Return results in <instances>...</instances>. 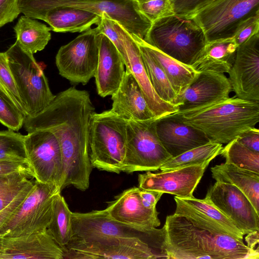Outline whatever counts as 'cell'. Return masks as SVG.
<instances>
[{
	"instance_id": "1",
	"label": "cell",
	"mask_w": 259,
	"mask_h": 259,
	"mask_svg": "<svg viewBox=\"0 0 259 259\" xmlns=\"http://www.w3.org/2000/svg\"><path fill=\"white\" fill-rule=\"evenodd\" d=\"M94 112L89 93L71 87L56 95L41 112L25 118L23 125L28 133L45 130L57 138L64 166L62 190L72 185L84 191L89 187L93 168L89 155V127Z\"/></svg>"
},
{
	"instance_id": "2",
	"label": "cell",
	"mask_w": 259,
	"mask_h": 259,
	"mask_svg": "<svg viewBox=\"0 0 259 259\" xmlns=\"http://www.w3.org/2000/svg\"><path fill=\"white\" fill-rule=\"evenodd\" d=\"M164 258L172 259H258L252 249L226 234L210 232L174 213L166 217L160 230Z\"/></svg>"
},
{
	"instance_id": "3",
	"label": "cell",
	"mask_w": 259,
	"mask_h": 259,
	"mask_svg": "<svg viewBox=\"0 0 259 259\" xmlns=\"http://www.w3.org/2000/svg\"><path fill=\"white\" fill-rule=\"evenodd\" d=\"M202 131L210 141L227 144L259 121V102L236 96L168 115Z\"/></svg>"
},
{
	"instance_id": "4",
	"label": "cell",
	"mask_w": 259,
	"mask_h": 259,
	"mask_svg": "<svg viewBox=\"0 0 259 259\" xmlns=\"http://www.w3.org/2000/svg\"><path fill=\"white\" fill-rule=\"evenodd\" d=\"M144 40L189 66L195 61L207 43L202 28L192 16L176 14L153 22Z\"/></svg>"
},
{
	"instance_id": "5",
	"label": "cell",
	"mask_w": 259,
	"mask_h": 259,
	"mask_svg": "<svg viewBox=\"0 0 259 259\" xmlns=\"http://www.w3.org/2000/svg\"><path fill=\"white\" fill-rule=\"evenodd\" d=\"M70 7L93 12L101 17L106 14L130 34L144 39L152 22L139 11L133 0H20L21 13L33 19H41L48 10Z\"/></svg>"
},
{
	"instance_id": "6",
	"label": "cell",
	"mask_w": 259,
	"mask_h": 259,
	"mask_svg": "<svg viewBox=\"0 0 259 259\" xmlns=\"http://www.w3.org/2000/svg\"><path fill=\"white\" fill-rule=\"evenodd\" d=\"M127 122L111 109L93 113L89 127V155L93 167L118 174L122 172Z\"/></svg>"
},
{
	"instance_id": "7",
	"label": "cell",
	"mask_w": 259,
	"mask_h": 259,
	"mask_svg": "<svg viewBox=\"0 0 259 259\" xmlns=\"http://www.w3.org/2000/svg\"><path fill=\"white\" fill-rule=\"evenodd\" d=\"M6 52L26 115L34 116L46 109L56 95L33 54L23 50L17 41Z\"/></svg>"
},
{
	"instance_id": "8",
	"label": "cell",
	"mask_w": 259,
	"mask_h": 259,
	"mask_svg": "<svg viewBox=\"0 0 259 259\" xmlns=\"http://www.w3.org/2000/svg\"><path fill=\"white\" fill-rule=\"evenodd\" d=\"M155 119L127 121L122 172L156 171L172 158L157 135Z\"/></svg>"
},
{
	"instance_id": "9",
	"label": "cell",
	"mask_w": 259,
	"mask_h": 259,
	"mask_svg": "<svg viewBox=\"0 0 259 259\" xmlns=\"http://www.w3.org/2000/svg\"><path fill=\"white\" fill-rule=\"evenodd\" d=\"M259 15V0H215L192 15L207 42L233 38L249 18Z\"/></svg>"
},
{
	"instance_id": "10",
	"label": "cell",
	"mask_w": 259,
	"mask_h": 259,
	"mask_svg": "<svg viewBox=\"0 0 259 259\" xmlns=\"http://www.w3.org/2000/svg\"><path fill=\"white\" fill-rule=\"evenodd\" d=\"M61 192L54 184L35 181L19 209L0 227V237H16L46 230L53 213L54 195Z\"/></svg>"
},
{
	"instance_id": "11",
	"label": "cell",
	"mask_w": 259,
	"mask_h": 259,
	"mask_svg": "<svg viewBox=\"0 0 259 259\" xmlns=\"http://www.w3.org/2000/svg\"><path fill=\"white\" fill-rule=\"evenodd\" d=\"M159 230L152 231L121 223L111 218L105 209L72 212V239L89 241L110 238H139L152 248Z\"/></svg>"
},
{
	"instance_id": "12",
	"label": "cell",
	"mask_w": 259,
	"mask_h": 259,
	"mask_svg": "<svg viewBox=\"0 0 259 259\" xmlns=\"http://www.w3.org/2000/svg\"><path fill=\"white\" fill-rule=\"evenodd\" d=\"M26 158L35 181L54 184L61 191L64 166L58 141L53 133L40 130L25 135Z\"/></svg>"
},
{
	"instance_id": "13",
	"label": "cell",
	"mask_w": 259,
	"mask_h": 259,
	"mask_svg": "<svg viewBox=\"0 0 259 259\" xmlns=\"http://www.w3.org/2000/svg\"><path fill=\"white\" fill-rule=\"evenodd\" d=\"M98 34L96 28H90L59 49L56 64L61 76L82 84L94 77L98 60Z\"/></svg>"
},
{
	"instance_id": "14",
	"label": "cell",
	"mask_w": 259,
	"mask_h": 259,
	"mask_svg": "<svg viewBox=\"0 0 259 259\" xmlns=\"http://www.w3.org/2000/svg\"><path fill=\"white\" fill-rule=\"evenodd\" d=\"M64 258L151 259L159 258L152 248L139 238H110L89 241L71 239L62 248Z\"/></svg>"
},
{
	"instance_id": "15",
	"label": "cell",
	"mask_w": 259,
	"mask_h": 259,
	"mask_svg": "<svg viewBox=\"0 0 259 259\" xmlns=\"http://www.w3.org/2000/svg\"><path fill=\"white\" fill-rule=\"evenodd\" d=\"M205 199L229 219L244 235L259 230V214L247 197L236 186L216 182Z\"/></svg>"
},
{
	"instance_id": "16",
	"label": "cell",
	"mask_w": 259,
	"mask_h": 259,
	"mask_svg": "<svg viewBox=\"0 0 259 259\" xmlns=\"http://www.w3.org/2000/svg\"><path fill=\"white\" fill-rule=\"evenodd\" d=\"M228 74L236 97L259 102V32L238 47Z\"/></svg>"
},
{
	"instance_id": "17",
	"label": "cell",
	"mask_w": 259,
	"mask_h": 259,
	"mask_svg": "<svg viewBox=\"0 0 259 259\" xmlns=\"http://www.w3.org/2000/svg\"><path fill=\"white\" fill-rule=\"evenodd\" d=\"M211 160L157 173L148 171L139 175V187L181 198L192 197L194 190Z\"/></svg>"
},
{
	"instance_id": "18",
	"label": "cell",
	"mask_w": 259,
	"mask_h": 259,
	"mask_svg": "<svg viewBox=\"0 0 259 259\" xmlns=\"http://www.w3.org/2000/svg\"><path fill=\"white\" fill-rule=\"evenodd\" d=\"M175 214L183 216L194 225L210 232L226 234L243 241L244 234L233 223L205 198L175 196Z\"/></svg>"
},
{
	"instance_id": "19",
	"label": "cell",
	"mask_w": 259,
	"mask_h": 259,
	"mask_svg": "<svg viewBox=\"0 0 259 259\" xmlns=\"http://www.w3.org/2000/svg\"><path fill=\"white\" fill-rule=\"evenodd\" d=\"M63 249L47 231L2 238L0 259H64Z\"/></svg>"
},
{
	"instance_id": "20",
	"label": "cell",
	"mask_w": 259,
	"mask_h": 259,
	"mask_svg": "<svg viewBox=\"0 0 259 259\" xmlns=\"http://www.w3.org/2000/svg\"><path fill=\"white\" fill-rule=\"evenodd\" d=\"M117 29L123 41L128 59V69L141 88L148 106L156 118L167 116L179 110L178 107L161 99L154 91L148 76L137 43L116 21Z\"/></svg>"
},
{
	"instance_id": "21",
	"label": "cell",
	"mask_w": 259,
	"mask_h": 259,
	"mask_svg": "<svg viewBox=\"0 0 259 259\" xmlns=\"http://www.w3.org/2000/svg\"><path fill=\"white\" fill-rule=\"evenodd\" d=\"M232 88L228 78L214 72H199L184 92L178 111L189 110L226 99Z\"/></svg>"
},
{
	"instance_id": "22",
	"label": "cell",
	"mask_w": 259,
	"mask_h": 259,
	"mask_svg": "<svg viewBox=\"0 0 259 259\" xmlns=\"http://www.w3.org/2000/svg\"><path fill=\"white\" fill-rule=\"evenodd\" d=\"M154 121L157 135L172 157L210 141L200 130L169 115Z\"/></svg>"
},
{
	"instance_id": "23",
	"label": "cell",
	"mask_w": 259,
	"mask_h": 259,
	"mask_svg": "<svg viewBox=\"0 0 259 259\" xmlns=\"http://www.w3.org/2000/svg\"><path fill=\"white\" fill-rule=\"evenodd\" d=\"M139 187L128 188L115 197L105 210L112 219L127 225L155 231L160 225L157 210L146 208L142 203Z\"/></svg>"
},
{
	"instance_id": "24",
	"label": "cell",
	"mask_w": 259,
	"mask_h": 259,
	"mask_svg": "<svg viewBox=\"0 0 259 259\" xmlns=\"http://www.w3.org/2000/svg\"><path fill=\"white\" fill-rule=\"evenodd\" d=\"M98 60L94 75L97 93L104 98L118 89L125 72L124 62L112 42L104 34L97 35Z\"/></svg>"
},
{
	"instance_id": "25",
	"label": "cell",
	"mask_w": 259,
	"mask_h": 259,
	"mask_svg": "<svg viewBox=\"0 0 259 259\" xmlns=\"http://www.w3.org/2000/svg\"><path fill=\"white\" fill-rule=\"evenodd\" d=\"M111 110L126 120L156 118L138 82L127 68L117 90L111 96Z\"/></svg>"
},
{
	"instance_id": "26",
	"label": "cell",
	"mask_w": 259,
	"mask_h": 259,
	"mask_svg": "<svg viewBox=\"0 0 259 259\" xmlns=\"http://www.w3.org/2000/svg\"><path fill=\"white\" fill-rule=\"evenodd\" d=\"M101 17L89 11L70 7H57L47 11L40 20L55 32H82L97 25Z\"/></svg>"
},
{
	"instance_id": "27",
	"label": "cell",
	"mask_w": 259,
	"mask_h": 259,
	"mask_svg": "<svg viewBox=\"0 0 259 259\" xmlns=\"http://www.w3.org/2000/svg\"><path fill=\"white\" fill-rule=\"evenodd\" d=\"M237 48L233 38L207 42L191 66L197 72L228 73L234 64Z\"/></svg>"
},
{
	"instance_id": "28",
	"label": "cell",
	"mask_w": 259,
	"mask_h": 259,
	"mask_svg": "<svg viewBox=\"0 0 259 259\" xmlns=\"http://www.w3.org/2000/svg\"><path fill=\"white\" fill-rule=\"evenodd\" d=\"M210 170L216 182L228 183L238 188L258 213L259 174L225 162L211 167Z\"/></svg>"
},
{
	"instance_id": "29",
	"label": "cell",
	"mask_w": 259,
	"mask_h": 259,
	"mask_svg": "<svg viewBox=\"0 0 259 259\" xmlns=\"http://www.w3.org/2000/svg\"><path fill=\"white\" fill-rule=\"evenodd\" d=\"M142 42L162 68L178 97L180 105L184 92L199 72L195 71L191 66L184 64L150 46L143 39Z\"/></svg>"
},
{
	"instance_id": "30",
	"label": "cell",
	"mask_w": 259,
	"mask_h": 259,
	"mask_svg": "<svg viewBox=\"0 0 259 259\" xmlns=\"http://www.w3.org/2000/svg\"><path fill=\"white\" fill-rule=\"evenodd\" d=\"M14 29L18 44L32 54L44 50L51 38L50 27L25 15L19 19Z\"/></svg>"
},
{
	"instance_id": "31",
	"label": "cell",
	"mask_w": 259,
	"mask_h": 259,
	"mask_svg": "<svg viewBox=\"0 0 259 259\" xmlns=\"http://www.w3.org/2000/svg\"><path fill=\"white\" fill-rule=\"evenodd\" d=\"M131 36L139 46L146 71L155 93L163 101L178 107V97L162 68L147 50L142 39L133 34Z\"/></svg>"
},
{
	"instance_id": "32",
	"label": "cell",
	"mask_w": 259,
	"mask_h": 259,
	"mask_svg": "<svg viewBox=\"0 0 259 259\" xmlns=\"http://www.w3.org/2000/svg\"><path fill=\"white\" fill-rule=\"evenodd\" d=\"M72 212L60 192L56 193L53 198L52 217L47 231L62 248L72 238Z\"/></svg>"
},
{
	"instance_id": "33",
	"label": "cell",
	"mask_w": 259,
	"mask_h": 259,
	"mask_svg": "<svg viewBox=\"0 0 259 259\" xmlns=\"http://www.w3.org/2000/svg\"><path fill=\"white\" fill-rule=\"evenodd\" d=\"M222 148V144L210 141L171 158L159 169L162 171H168L200 163L209 159L212 160L220 155Z\"/></svg>"
},
{
	"instance_id": "34",
	"label": "cell",
	"mask_w": 259,
	"mask_h": 259,
	"mask_svg": "<svg viewBox=\"0 0 259 259\" xmlns=\"http://www.w3.org/2000/svg\"><path fill=\"white\" fill-rule=\"evenodd\" d=\"M220 155L225 158L226 163L259 174V153L249 150L236 138L223 147Z\"/></svg>"
},
{
	"instance_id": "35",
	"label": "cell",
	"mask_w": 259,
	"mask_h": 259,
	"mask_svg": "<svg viewBox=\"0 0 259 259\" xmlns=\"http://www.w3.org/2000/svg\"><path fill=\"white\" fill-rule=\"evenodd\" d=\"M25 135L12 130L0 131V160L28 162Z\"/></svg>"
},
{
	"instance_id": "36",
	"label": "cell",
	"mask_w": 259,
	"mask_h": 259,
	"mask_svg": "<svg viewBox=\"0 0 259 259\" xmlns=\"http://www.w3.org/2000/svg\"><path fill=\"white\" fill-rule=\"evenodd\" d=\"M0 95L26 116L24 106L10 68L6 52H0Z\"/></svg>"
},
{
	"instance_id": "37",
	"label": "cell",
	"mask_w": 259,
	"mask_h": 259,
	"mask_svg": "<svg viewBox=\"0 0 259 259\" xmlns=\"http://www.w3.org/2000/svg\"><path fill=\"white\" fill-rule=\"evenodd\" d=\"M34 183L23 174L0 177V210L22 192L32 189Z\"/></svg>"
},
{
	"instance_id": "38",
	"label": "cell",
	"mask_w": 259,
	"mask_h": 259,
	"mask_svg": "<svg viewBox=\"0 0 259 259\" xmlns=\"http://www.w3.org/2000/svg\"><path fill=\"white\" fill-rule=\"evenodd\" d=\"M141 13L152 23L174 14L169 0H136Z\"/></svg>"
},
{
	"instance_id": "39",
	"label": "cell",
	"mask_w": 259,
	"mask_h": 259,
	"mask_svg": "<svg viewBox=\"0 0 259 259\" xmlns=\"http://www.w3.org/2000/svg\"><path fill=\"white\" fill-rule=\"evenodd\" d=\"M97 25L96 29L98 33L104 34L112 42L121 56L126 66L128 62L127 55L117 29L116 21L110 18L106 14H103Z\"/></svg>"
},
{
	"instance_id": "40",
	"label": "cell",
	"mask_w": 259,
	"mask_h": 259,
	"mask_svg": "<svg viewBox=\"0 0 259 259\" xmlns=\"http://www.w3.org/2000/svg\"><path fill=\"white\" fill-rule=\"evenodd\" d=\"M25 116L0 95V122L9 129L18 131Z\"/></svg>"
},
{
	"instance_id": "41",
	"label": "cell",
	"mask_w": 259,
	"mask_h": 259,
	"mask_svg": "<svg viewBox=\"0 0 259 259\" xmlns=\"http://www.w3.org/2000/svg\"><path fill=\"white\" fill-rule=\"evenodd\" d=\"M174 14L192 16L215 0H169Z\"/></svg>"
},
{
	"instance_id": "42",
	"label": "cell",
	"mask_w": 259,
	"mask_h": 259,
	"mask_svg": "<svg viewBox=\"0 0 259 259\" xmlns=\"http://www.w3.org/2000/svg\"><path fill=\"white\" fill-rule=\"evenodd\" d=\"M23 174L33 179L28 162L0 160V177Z\"/></svg>"
},
{
	"instance_id": "43",
	"label": "cell",
	"mask_w": 259,
	"mask_h": 259,
	"mask_svg": "<svg viewBox=\"0 0 259 259\" xmlns=\"http://www.w3.org/2000/svg\"><path fill=\"white\" fill-rule=\"evenodd\" d=\"M259 30V15L248 19L238 29L233 39L238 46L245 42Z\"/></svg>"
},
{
	"instance_id": "44",
	"label": "cell",
	"mask_w": 259,
	"mask_h": 259,
	"mask_svg": "<svg viewBox=\"0 0 259 259\" xmlns=\"http://www.w3.org/2000/svg\"><path fill=\"white\" fill-rule=\"evenodd\" d=\"M20 0H0V28L12 22L21 13Z\"/></svg>"
},
{
	"instance_id": "45",
	"label": "cell",
	"mask_w": 259,
	"mask_h": 259,
	"mask_svg": "<svg viewBox=\"0 0 259 259\" xmlns=\"http://www.w3.org/2000/svg\"><path fill=\"white\" fill-rule=\"evenodd\" d=\"M32 188L20 193L8 205L0 210V227L17 211ZM2 238L0 237V249L2 246Z\"/></svg>"
},
{
	"instance_id": "46",
	"label": "cell",
	"mask_w": 259,
	"mask_h": 259,
	"mask_svg": "<svg viewBox=\"0 0 259 259\" xmlns=\"http://www.w3.org/2000/svg\"><path fill=\"white\" fill-rule=\"evenodd\" d=\"M236 139L249 150L259 153V130L253 127L239 135Z\"/></svg>"
},
{
	"instance_id": "47",
	"label": "cell",
	"mask_w": 259,
	"mask_h": 259,
	"mask_svg": "<svg viewBox=\"0 0 259 259\" xmlns=\"http://www.w3.org/2000/svg\"><path fill=\"white\" fill-rule=\"evenodd\" d=\"M139 194L143 206L147 209L155 210H156V204L161 198L163 193L139 188Z\"/></svg>"
},
{
	"instance_id": "48",
	"label": "cell",
	"mask_w": 259,
	"mask_h": 259,
	"mask_svg": "<svg viewBox=\"0 0 259 259\" xmlns=\"http://www.w3.org/2000/svg\"><path fill=\"white\" fill-rule=\"evenodd\" d=\"M258 231H254L247 234L245 237V241L247 242V245L252 249H255L256 245L259 242Z\"/></svg>"
},
{
	"instance_id": "49",
	"label": "cell",
	"mask_w": 259,
	"mask_h": 259,
	"mask_svg": "<svg viewBox=\"0 0 259 259\" xmlns=\"http://www.w3.org/2000/svg\"><path fill=\"white\" fill-rule=\"evenodd\" d=\"M133 1H136V0H133Z\"/></svg>"
}]
</instances>
